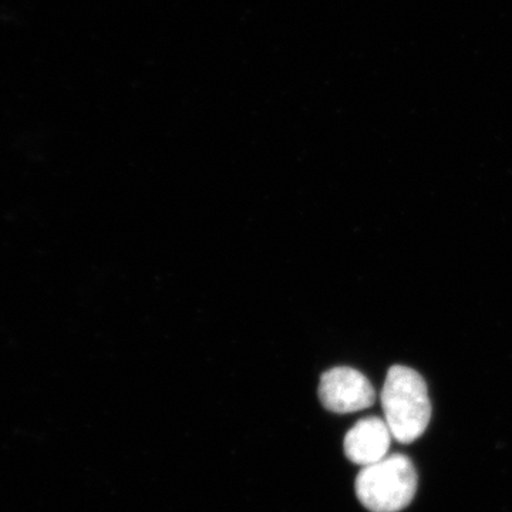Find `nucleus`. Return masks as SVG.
<instances>
[{"label": "nucleus", "instance_id": "f257e3e1", "mask_svg": "<svg viewBox=\"0 0 512 512\" xmlns=\"http://www.w3.org/2000/svg\"><path fill=\"white\" fill-rule=\"evenodd\" d=\"M382 406L384 420L399 443H413L429 426V390L423 377L410 367H390L382 390Z\"/></svg>", "mask_w": 512, "mask_h": 512}, {"label": "nucleus", "instance_id": "f03ea898", "mask_svg": "<svg viewBox=\"0 0 512 512\" xmlns=\"http://www.w3.org/2000/svg\"><path fill=\"white\" fill-rule=\"evenodd\" d=\"M417 471L403 454H393L379 463L363 467L355 488L360 503L372 512H399L409 507L416 495Z\"/></svg>", "mask_w": 512, "mask_h": 512}, {"label": "nucleus", "instance_id": "7ed1b4c3", "mask_svg": "<svg viewBox=\"0 0 512 512\" xmlns=\"http://www.w3.org/2000/svg\"><path fill=\"white\" fill-rule=\"evenodd\" d=\"M319 399L329 412L348 414L372 407L376 402V392L359 370L333 367L320 377Z\"/></svg>", "mask_w": 512, "mask_h": 512}, {"label": "nucleus", "instance_id": "20e7f679", "mask_svg": "<svg viewBox=\"0 0 512 512\" xmlns=\"http://www.w3.org/2000/svg\"><path fill=\"white\" fill-rule=\"evenodd\" d=\"M392 439V431L387 426L386 420L367 417L357 421L353 429L349 430L343 448H345L346 457L352 463L367 467L387 457Z\"/></svg>", "mask_w": 512, "mask_h": 512}]
</instances>
